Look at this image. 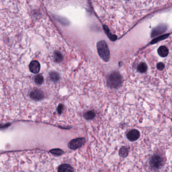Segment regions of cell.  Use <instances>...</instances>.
Instances as JSON below:
<instances>
[{
  "label": "cell",
  "mask_w": 172,
  "mask_h": 172,
  "mask_svg": "<svg viewBox=\"0 0 172 172\" xmlns=\"http://www.w3.org/2000/svg\"><path fill=\"white\" fill-rule=\"evenodd\" d=\"M98 55L105 62H108L110 58V53L107 43L105 41H100L97 44Z\"/></svg>",
  "instance_id": "7a4b0ae2"
},
{
  "label": "cell",
  "mask_w": 172,
  "mask_h": 172,
  "mask_svg": "<svg viewBox=\"0 0 172 172\" xmlns=\"http://www.w3.org/2000/svg\"><path fill=\"white\" fill-rule=\"evenodd\" d=\"M86 143L84 138H77L74 139L69 143L68 147L72 150H75L81 147Z\"/></svg>",
  "instance_id": "277c9868"
},
{
  "label": "cell",
  "mask_w": 172,
  "mask_h": 172,
  "mask_svg": "<svg viewBox=\"0 0 172 172\" xmlns=\"http://www.w3.org/2000/svg\"><path fill=\"white\" fill-rule=\"evenodd\" d=\"M50 152L53 154L54 155H57V156H60L64 154V152L62 150L59 149V148H55V149H53L50 150Z\"/></svg>",
  "instance_id": "9a60e30c"
},
{
  "label": "cell",
  "mask_w": 172,
  "mask_h": 172,
  "mask_svg": "<svg viewBox=\"0 0 172 172\" xmlns=\"http://www.w3.org/2000/svg\"><path fill=\"white\" fill-rule=\"evenodd\" d=\"M129 154V148L126 146L122 147L119 150V155L122 157H126Z\"/></svg>",
  "instance_id": "30bf717a"
},
{
  "label": "cell",
  "mask_w": 172,
  "mask_h": 172,
  "mask_svg": "<svg viewBox=\"0 0 172 172\" xmlns=\"http://www.w3.org/2000/svg\"><path fill=\"white\" fill-rule=\"evenodd\" d=\"M29 68L30 72L34 74H37L41 69V65L38 61L34 60L30 63Z\"/></svg>",
  "instance_id": "8992f818"
},
{
  "label": "cell",
  "mask_w": 172,
  "mask_h": 172,
  "mask_svg": "<svg viewBox=\"0 0 172 172\" xmlns=\"http://www.w3.org/2000/svg\"><path fill=\"white\" fill-rule=\"evenodd\" d=\"M140 137V133L138 130L133 129L130 130L127 134V138L131 141H134L137 140Z\"/></svg>",
  "instance_id": "5b68a950"
},
{
  "label": "cell",
  "mask_w": 172,
  "mask_h": 172,
  "mask_svg": "<svg viewBox=\"0 0 172 172\" xmlns=\"http://www.w3.org/2000/svg\"><path fill=\"white\" fill-rule=\"evenodd\" d=\"M122 77L118 72H112L107 77V86L112 88H118L122 85Z\"/></svg>",
  "instance_id": "6da1fadb"
},
{
  "label": "cell",
  "mask_w": 172,
  "mask_h": 172,
  "mask_svg": "<svg viewBox=\"0 0 172 172\" xmlns=\"http://www.w3.org/2000/svg\"><path fill=\"white\" fill-rule=\"evenodd\" d=\"M31 98L34 100H40L44 98V94L42 91L39 89H34L30 93Z\"/></svg>",
  "instance_id": "52a82bcc"
},
{
  "label": "cell",
  "mask_w": 172,
  "mask_h": 172,
  "mask_svg": "<svg viewBox=\"0 0 172 172\" xmlns=\"http://www.w3.org/2000/svg\"><path fill=\"white\" fill-rule=\"evenodd\" d=\"M54 61H55V62L60 63L63 60V55L60 52H58V51H55L54 53Z\"/></svg>",
  "instance_id": "4fadbf2b"
},
{
  "label": "cell",
  "mask_w": 172,
  "mask_h": 172,
  "mask_svg": "<svg viewBox=\"0 0 172 172\" xmlns=\"http://www.w3.org/2000/svg\"><path fill=\"white\" fill-rule=\"evenodd\" d=\"M163 165V159L159 155H154L152 157L150 161V166L154 170L161 168Z\"/></svg>",
  "instance_id": "3957f363"
},
{
  "label": "cell",
  "mask_w": 172,
  "mask_h": 172,
  "mask_svg": "<svg viewBox=\"0 0 172 172\" xmlns=\"http://www.w3.org/2000/svg\"><path fill=\"white\" fill-rule=\"evenodd\" d=\"M63 110V105L62 104H60L58 106V107L57 108V112L59 114H61L62 113V111Z\"/></svg>",
  "instance_id": "ac0fdd59"
},
{
  "label": "cell",
  "mask_w": 172,
  "mask_h": 172,
  "mask_svg": "<svg viewBox=\"0 0 172 172\" xmlns=\"http://www.w3.org/2000/svg\"><path fill=\"white\" fill-rule=\"evenodd\" d=\"M165 68V65L163 63H158L157 64V68L159 70L161 71L163 70V69Z\"/></svg>",
  "instance_id": "e0dca14e"
},
{
  "label": "cell",
  "mask_w": 172,
  "mask_h": 172,
  "mask_svg": "<svg viewBox=\"0 0 172 172\" xmlns=\"http://www.w3.org/2000/svg\"><path fill=\"white\" fill-rule=\"evenodd\" d=\"M84 118L87 120H91L94 118L95 114L93 111H88L84 114Z\"/></svg>",
  "instance_id": "8fae6325"
},
{
  "label": "cell",
  "mask_w": 172,
  "mask_h": 172,
  "mask_svg": "<svg viewBox=\"0 0 172 172\" xmlns=\"http://www.w3.org/2000/svg\"><path fill=\"white\" fill-rule=\"evenodd\" d=\"M58 171L59 172H71L74 171V169L70 165L64 164L60 166Z\"/></svg>",
  "instance_id": "ba28073f"
},
{
  "label": "cell",
  "mask_w": 172,
  "mask_h": 172,
  "mask_svg": "<svg viewBox=\"0 0 172 172\" xmlns=\"http://www.w3.org/2000/svg\"><path fill=\"white\" fill-rule=\"evenodd\" d=\"M127 1H128V0H127Z\"/></svg>",
  "instance_id": "d6986e66"
},
{
  "label": "cell",
  "mask_w": 172,
  "mask_h": 172,
  "mask_svg": "<svg viewBox=\"0 0 172 172\" xmlns=\"http://www.w3.org/2000/svg\"><path fill=\"white\" fill-rule=\"evenodd\" d=\"M157 53L161 57H166L168 55V50L166 46H162L158 48Z\"/></svg>",
  "instance_id": "9c48e42d"
},
{
  "label": "cell",
  "mask_w": 172,
  "mask_h": 172,
  "mask_svg": "<svg viewBox=\"0 0 172 172\" xmlns=\"http://www.w3.org/2000/svg\"><path fill=\"white\" fill-rule=\"evenodd\" d=\"M34 81L35 83H37V84H41L44 81L43 76L41 74L36 75L34 77Z\"/></svg>",
  "instance_id": "2e32d148"
},
{
  "label": "cell",
  "mask_w": 172,
  "mask_h": 172,
  "mask_svg": "<svg viewBox=\"0 0 172 172\" xmlns=\"http://www.w3.org/2000/svg\"><path fill=\"white\" fill-rule=\"evenodd\" d=\"M147 69V66L144 62H141L139 64L137 67V70L139 72L143 73H145Z\"/></svg>",
  "instance_id": "7c38bea8"
},
{
  "label": "cell",
  "mask_w": 172,
  "mask_h": 172,
  "mask_svg": "<svg viewBox=\"0 0 172 172\" xmlns=\"http://www.w3.org/2000/svg\"><path fill=\"white\" fill-rule=\"evenodd\" d=\"M50 76L52 81L57 82L60 79L59 74L55 72H51L50 73Z\"/></svg>",
  "instance_id": "5bb4252c"
}]
</instances>
